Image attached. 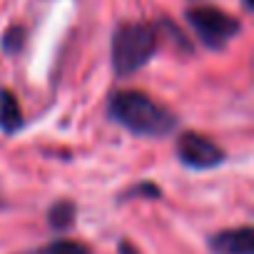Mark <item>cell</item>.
Listing matches in <instances>:
<instances>
[{
    "mask_svg": "<svg viewBox=\"0 0 254 254\" xmlns=\"http://www.w3.org/2000/svg\"><path fill=\"white\" fill-rule=\"evenodd\" d=\"M107 112L125 130L142 135V137H165L177 125L175 112H170L162 102H157L150 95L137 92V90L115 92L110 97Z\"/></svg>",
    "mask_w": 254,
    "mask_h": 254,
    "instance_id": "1",
    "label": "cell"
},
{
    "mask_svg": "<svg viewBox=\"0 0 254 254\" xmlns=\"http://www.w3.org/2000/svg\"><path fill=\"white\" fill-rule=\"evenodd\" d=\"M157 48V28L150 23H122L112 35V67L120 77L137 72Z\"/></svg>",
    "mask_w": 254,
    "mask_h": 254,
    "instance_id": "2",
    "label": "cell"
},
{
    "mask_svg": "<svg viewBox=\"0 0 254 254\" xmlns=\"http://www.w3.org/2000/svg\"><path fill=\"white\" fill-rule=\"evenodd\" d=\"M187 23L192 25V30L197 33V38L207 45V48H224L239 30V20L232 18L229 13L212 8V5H197L187 10Z\"/></svg>",
    "mask_w": 254,
    "mask_h": 254,
    "instance_id": "3",
    "label": "cell"
},
{
    "mask_svg": "<svg viewBox=\"0 0 254 254\" xmlns=\"http://www.w3.org/2000/svg\"><path fill=\"white\" fill-rule=\"evenodd\" d=\"M177 157L194 170H209L224 162V152L219 145L207 140L199 132H185L177 140Z\"/></svg>",
    "mask_w": 254,
    "mask_h": 254,
    "instance_id": "4",
    "label": "cell"
},
{
    "mask_svg": "<svg viewBox=\"0 0 254 254\" xmlns=\"http://www.w3.org/2000/svg\"><path fill=\"white\" fill-rule=\"evenodd\" d=\"M214 254H254V232L252 227L227 229L209 239Z\"/></svg>",
    "mask_w": 254,
    "mask_h": 254,
    "instance_id": "5",
    "label": "cell"
},
{
    "mask_svg": "<svg viewBox=\"0 0 254 254\" xmlns=\"http://www.w3.org/2000/svg\"><path fill=\"white\" fill-rule=\"evenodd\" d=\"M20 127H23V110H20L18 97L10 90L0 87V130L13 135Z\"/></svg>",
    "mask_w": 254,
    "mask_h": 254,
    "instance_id": "6",
    "label": "cell"
},
{
    "mask_svg": "<svg viewBox=\"0 0 254 254\" xmlns=\"http://www.w3.org/2000/svg\"><path fill=\"white\" fill-rule=\"evenodd\" d=\"M75 219V204L72 202H58L50 209V224L55 229H67Z\"/></svg>",
    "mask_w": 254,
    "mask_h": 254,
    "instance_id": "7",
    "label": "cell"
},
{
    "mask_svg": "<svg viewBox=\"0 0 254 254\" xmlns=\"http://www.w3.org/2000/svg\"><path fill=\"white\" fill-rule=\"evenodd\" d=\"M23 45H25V28H23V25L8 28L5 35H3V50H5L8 55H18V53L23 50Z\"/></svg>",
    "mask_w": 254,
    "mask_h": 254,
    "instance_id": "8",
    "label": "cell"
},
{
    "mask_svg": "<svg viewBox=\"0 0 254 254\" xmlns=\"http://www.w3.org/2000/svg\"><path fill=\"white\" fill-rule=\"evenodd\" d=\"M45 254H90V249L80 242H70V239H60L55 244L48 247Z\"/></svg>",
    "mask_w": 254,
    "mask_h": 254,
    "instance_id": "9",
    "label": "cell"
},
{
    "mask_svg": "<svg viewBox=\"0 0 254 254\" xmlns=\"http://www.w3.org/2000/svg\"><path fill=\"white\" fill-rule=\"evenodd\" d=\"M132 194H150V197H157V194H160V190H157L155 185H140V187H135V190H132Z\"/></svg>",
    "mask_w": 254,
    "mask_h": 254,
    "instance_id": "10",
    "label": "cell"
},
{
    "mask_svg": "<svg viewBox=\"0 0 254 254\" xmlns=\"http://www.w3.org/2000/svg\"><path fill=\"white\" fill-rule=\"evenodd\" d=\"M120 252H122V254H137V252H132V249H130V244H127V242H122V244H120Z\"/></svg>",
    "mask_w": 254,
    "mask_h": 254,
    "instance_id": "11",
    "label": "cell"
},
{
    "mask_svg": "<svg viewBox=\"0 0 254 254\" xmlns=\"http://www.w3.org/2000/svg\"><path fill=\"white\" fill-rule=\"evenodd\" d=\"M244 8H247V10H252V0H244Z\"/></svg>",
    "mask_w": 254,
    "mask_h": 254,
    "instance_id": "12",
    "label": "cell"
}]
</instances>
